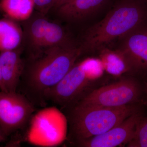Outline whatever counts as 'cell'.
I'll use <instances>...</instances> for the list:
<instances>
[{
	"mask_svg": "<svg viewBox=\"0 0 147 147\" xmlns=\"http://www.w3.org/2000/svg\"><path fill=\"white\" fill-rule=\"evenodd\" d=\"M146 23V1L121 0L105 18L87 29L80 46L83 53L99 51Z\"/></svg>",
	"mask_w": 147,
	"mask_h": 147,
	"instance_id": "obj_1",
	"label": "cell"
},
{
	"mask_svg": "<svg viewBox=\"0 0 147 147\" xmlns=\"http://www.w3.org/2000/svg\"><path fill=\"white\" fill-rule=\"evenodd\" d=\"M144 105L140 103L112 108L77 103L65 108L70 142L105 133L130 116L144 111Z\"/></svg>",
	"mask_w": 147,
	"mask_h": 147,
	"instance_id": "obj_2",
	"label": "cell"
},
{
	"mask_svg": "<svg viewBox=\"0 0 147 147\" xmlns=\"http://www.w3.org/2000/svg\"><path fill=\"white\" fill-rule=\"evenodd\" d=\"M82 53V48L76 45L55 46L45 50L28 69L26 76L28 89L45 100L46 92L63 79Z\"/></svg>",
	"mask_w": 147,
	"mask_h": 147,
	"instance_id": "obj_3",
	"label": "cell"
},
{
	"mask_svg": "<svg viewBox=\"0 0 147 147\" xmlns=\"http://www.w3.org/2000/svg\"><path fill=\"white\" fill-rule=\"evenodd\" d=\"M105 72L99 58L76 62L63 79L46 92L44 99L64 109L71 107L99 87L97 86Z\"/></svg>",
	"mask_w": 147,
	"mask_h": 147,
	"instance_id": "obj_4",
	"label": "cell"
},
{
	"mask_svg": "<svg viewBox=\"0 0 147 147\" xmlns=\"http://www.w3.org/2000/svg\"><path fill=\"white\" fill-rule=\"evenodd\" d=\"M144 94V79L127 74L118 81L98 87L77 103L112 108L123 107L143 103Z\"/></svg>",
	"mask_w": 147,
	"mask_h": 147,
	"instance_id": "obj_5",
	"label": "cell"
},
{
	"mask_svg": "<svg viewBox=\"0 0 147 147\" xmlns=\"http://www.w3.org/2000/svg\"><path fill=\"white\" fill-rule=\"evenodd\" d=\"M34 111L23 95L0 90V129L7 137L24 127Z\"/></svg>",
	"mask_w": 147,
	"mask_h": 147,
	"instance_id": "obj_6",
	"label": "cell"
},
{
	"mask_svg": "<svg viewBox=\"0 0 147 147\" xmlns=\"http://www.w3.org/2000/svg\"><path fill=\"white\" fill-rule=\"evenodd\" d=\"M118 49L126 58L131 75L147 78V23L119 40Z\"/></svg>",
	"mask_w": 147,
	"mask_h": 147,
	"instance_id": "obj_7",
	"label": "cell"
},
{
	"mask_svg": "<svg viewBox=\"0 0 147 147\" xmlns=\"http://www.w3.org/2000/svg\"><path fill=\"white\" fill-rule=\"evenodd\" d=\"M144 115V111L136 113L105 133L72 143L81 147H116L127 145L134 136L137 123Z\"/></svg>",
	"mask_w": 147,
	"mask_h": 147,
	"instance_id": "obj_8",
	"label": "cell"
},
{
	"mask_svg": "<svg viewBox=\"0 0 147 147\" xmlns=\"http://www.w3.org/2000/svg\"><path fill=\"white\" fill-rule=\"evenodd\" d=\"M0 61L3 82L6 89L8 92H16L24 70L20 50L18 48L0 52Z\"/></svg>",
	"mask_w": 147,
	"mask_h": 147,
	"instance_id": "obj_9",
	"label": "cell"
},
{
	"mask_svg": "<svg viewBox=\"0 0 147 147\" xmlns=\"http://www.w3.org/2000/svg\"><path fill=\"white\" fill-rule=\"evenodd\" d=\"M107 0H68L57 9L59 16L71 22H81L97 12Z\"/></svg>",
	"mask_w": 147,
	"mask_h": 147,
	"instance_id": "obj_10",
	"label": "cell"
},
{
	"mask_svg": "<svg viewBox=\"0 0 147 147\" xmlns=\"http://www.w3.org/2000/svg\"><path fill=\"white\" fill-rule=\"evenodd\" d=\"M99 59L105 72L114 77H121L123 74L131 75L126 58L118 49L112 50L107 47L99 50Z\"/></svg>",
	"mask_w": 147,
	"mask_h": 147,
	"instance_id": "obj_11",
	"label": "cell"
},
{
	"mask_svg": "<svg viewBox=\"0 0 147 147\" xmlns=\"http://www.w3.org/2000/svg\"><path fill=\"white\" fill-rule=\"evenodd\" d=\"M23 37L22 29L15 21L0 19V52L18 49Z\"/></svg>",
	"mask_w": 147,
	"mask_h": 147,
	"instance_id": "obj_12",
	"label": "cell"
},
{
	"mask_svg": "<svg viewBox=\"0 0 147 147\" xmlns=\"http://www.w3.org/2000/svg\"><path fill=\"white\" fill-rule=\"evenodd\" d=\"M34 0H0V10L14 21H26L31 16Z\"/></svg>",
	"mask_w": 147,
	"mask_h": 147,
	"instance_id": "obj_13",
	"label": "cell"
},
{
	"mask_svg": "<svg viewBox=\"0 0 147 147\" xmlns=\"http://www.w3.org/2000/svg\"><path fill=\"white\" fill-rule=\"evenodd\" d=\"M49 21L43 17H38L32 21L28 32L31 45L36 50L40 51V46Z\"/></svg>",
	"mask_w": 147,
	"mask_h": 147,
	"instance_id": "obj_14",
	"label": "cell"
},
{
	"mask_svg": "<svg viewBox=\"0 0 147 147\" xmlns=\"http://www.w3.org/2000/svg\"><path fill=\"white\" fill-rule=\"evenodd\" d=\"M128 147H147V117L143 116L137 123L133 138Z\"/></svg>",
	"mask_w": 147,
	"mask_h": 147,
	"instance_id": "obj_15",
	"label": "cell"
},
{
	"mask_svg": "<svg viewBox=\"0 0 147 147\" xmlns=\"http://www.w3.org/2000/svg\"><path fill=\"white\" fill-rule=\"evenodd\" d=\"M35 7L42 14H46L53 7L54 0H34Z\"/></svg>",
	"mask_w": 147,
	"mask_h": 147,
	"instance_id": "obj_16",
	"label": "cell"
},
{
	"mask_svg": "<svg viewBox=\"0 0 147 147\" xmlns=\"http://www.w3.org/2000/svg\"><path fill=\"white\" fill-rule=\"evenodd\" d=\"M144 94L143 103H144V105H146L147 106V78L144 79Z\"/></svg>",
	"mask_w": 147,
	"mask_h": 147,
	"instance_id": "obj_17",
	"label": "cell"
},
{
	"mask_svg": "<svg viewBox=\"0 0 147 147\" xmlns=\"http://www.w3.org/2000/svg\"><path fill=\"white\" fill-rule=\"evenodd\" d=\"M0 90L3 92H7L4 84L2 76L1 68V61H0Z\"/></svg>",
	"mask_w": 147,
	"mask_h": 147,
	"instance_id": "obj_18",
	"label": "cell"
},
{
	"mask_svg": "<svg viewBox=\"0 0 147 147\" xmlns=\"http://www.w3.org/2000/svg\"><path fill=\"white\" fill-rule=\"evenodd\" d=\"M68 0H54L53 7L57 9Z\"/></svg>",
	"mask_w": 147,
	"mask_h": 147,
	"instance_id": "obj_19",
	"label": "cell"
},
{
	"mask_svg": "<svg viewBox=\"0 0 147 147\" xmlns=\"http://www.w3.org/2000/svg\"><path fill=\"white\" fill-rule=\"evenodd\" d=\"M6 136L3 133L2 131L0 129V143H1L6 139Z\"/></svg>",
	"mask_w": 147,
	"mask_h": 147,
	"instance_id": "obj_20",
	"label": "cell"
},
{
	"mask_svg": "<svg viewBox=\"0 0 147 147\" xmlns=\"http://www.w3.org/2000/svg\"><path fill=\"white\" fill-rule=\"evenodd\" d=\"M144 1H146L147 2V0H144Z\"/></svg>",
	"mask_w": 147,
	"mask_h": 147,
	"instance_id": "obj_21",
	"label": "cell"
}]
</instances>
